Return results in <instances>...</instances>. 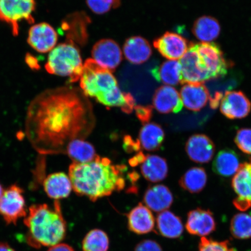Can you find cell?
Returning a JSON list of instances; mask_svg holds the SVG:
<instances>
[{"label": "cell", "instance_id": "cell-1", "mask_svg": "<svg viewBox=\"0 0 251 251\" xmlns=\"http://www.w3.org/2000/svg\"><path fill=\"white\" fill-rule=\"evenodd\" d=\"M93 117L89 106L70 88L46 90L28 107L25 132L36 151L42 155L65 152L72 140L92 130Z\"/></svg>", "mask_w": 251, "mask_h": 251}, {"label": "cell", "instance_id": "cell-2", "mask_svg": "<svg viewBox=\"0 0 251 251\" xmlns=\"http://www.w3.org/2000/svg\"><path fill=\"white\" fill-rule=\"evenodd\" d=\"M125 169V166L113 165L108 158L97 156L89 162L72 164L69 168V177L75 193L96 201L115 191L124 189Z\"/></svg>", "mask_w": 251, "mask_h": 251}, {"label": "cell", "instance_id": "cell-3", "mask_svg": "<svg viewBox=\"0 0 251 251\" xmlns=\"http://www.w3.org/2000/svg\"><path fill=\"white\" fill-rule=\"evenodd\" d=\"M24 224L28 228V244L37 249L60 243L67 233V224L57 200L53 208L46 203L31 205Z\"/></svg>", "mask_w": 251, "mask_h": 251}, {"label": "cell", "instance_id": "cell-4", "mask_svg": "<svg viewBox=\"0 0 251 251\" xmlns=\"http://www.w3.org/2000/svg\"><path fill=\"white\" fill-rule=\"evenodd\" d=\"M83 64L79 51L71 43L59 44L49 52L46 70L51 75L70 78L76 82L83 72Z\"/></svg>", "mask_w": 251, "mask_h": 251}, {"label": "cell", "instance_id": "cell-5", "mask_svg": "<svg viewBox=\"0 0 251 251\" xmlns=\"http://www.w3.org/2000/svg\"><path fill=\"white\" fill-rule=\"evenodd\" d=\"M80 86L84 95L97 101L118 87V82L112 72L100 66L93 59L84 63L80 78Z\"/></svg>", "mask_w": 251, "mask_h": 251}, {"label": "cell", "instance_id": "cell-6", "mask_svg": "<svg viewBox=\"0 0 251 251\" xmlns=\"http://www.w3.org/2000/svg\"><path fill=\"white\" fill-rule=\"evenodd\" d=\"M35 8V0H0V21L9 25L14 36H17L20 22L34 23Z\"/></svg>", "mask_w": 251, "mask_h": 251}, {"label": "cell", "instance_id": "cell-7", "mask_svg": "<svg viewBox=\"0 0 251 251\" xmlns=\"http://www.w3.org/2000/svg\"><path fill=\"white\" fill-rule=\"evenodd\" d=\"M24 190L17 184L5 189L0 199V215L8 225H16L27 216Z\"/></svg>", "mask_w": 251, "mask_h": 251}, {"label": "cell", "instance_id": "cell-8", "mask_svg": "<svg viewBox=\"0 0 251 251\" xmlns=\"http://www.w3.org/2000/svg\"><path fill=\"white\" fill-rule=\"evenodd\" d=\"M197 51L200 62L211 79L227 74V63L221 48L216 44L212 42L197 44Z\"/></svg>", "mask_w": 251, "mask_h": 251}, {"label": "cell", "instance_id": "cell-9", "mask_svg": "<svg viewBox=\"0 0 251 251\" xmlns=\"http://www.w3.org/2000/svg\"><path fill=\"white\" fill-rule=\"evenodd\" d=\"M182 83H203L211 80L201 63L197 44L191 43L187 51L179 61Z\"/></svg>", "mask_w": 251, "mask_h": 251}, {"label": "cell", "instance_id": "cell-10", "mask_svg": "<svg viewBox=\"0 0 251 251\" xmlns=\"http://www.w3.org/2000/svg\"><path fill=\"white\" fill-rule=\"evenodd\" d=\"M232 187L237 197L233 201L235 208L246 211L251 207V158L241 164L232 180Z\"/></svg>", "mask_w": 251, "mask_h": 251}, {"label": "cell", "instance_id": "cell-11", "mask_svg": "<svg viewBox=\"0 0 251 251\" xmlns=\"http://www.w3.org/2000/svg\"><path fill=\"white\" fill-rule=\"evenodd\" d=\"M93 59L102 67L111 72L115 71L122 60L120 47L114 40L102 39L93 46Z\"/></svg>", "mask_w": 251, "mask_h": 251}, {"label": "cell", "instance_id": "cell-12", "mask_svg": "<svg viewBox=\"0 0 251 251\" xmlns=\"http://www.w3.org/2000/svg\"><path fill=\"white\" fill-rule=\"evenodd\" d=\"M58 42V34L48 23L33 25L28 33L27 43L40 53L50 52L55 48Z\"/></svg>", "mask_w": 251, "mask_h": 251}, {"label": "cell", "instance_id": "cell-13", "mask_svg": "<svg viewBox=\"0 0 251 251\" xmlns=\"http://www.w3.org/2000/svg\"><path fill=\"white\" fill-rule=\"evenodd\" d=\"M220 109L222 114L228 119H243L250 114L251 103L243 92L231 91L223 96Z\"/></svg>", "mask_w": 251, "mask_h": 251}, {"label": "cell", "instance_id": "cell-14", "mask_svg": "<svg viewBox=\"0 0 251 251\" xmlns=\"http://www.w3.org/2000/svg\"><path fill=\"white\" fill-rule=\"evenodd\" d=\"M189 45L184 37L173 32H166L153 42L155 48L168 60H180Z\"/></svg>", "mask_w": 251, "mask_h": 251}, {"label": "cell", "instance_id": "cell-15", "mask_svg": "<svg viewBox=\"0 0 251 251\" xmlns=\"http://www.w3.org/2000/svg\"><path fill=\"white\" fill-rule=\"evenodd\" d=\"M186 150L191 160L199 164H206L215 154V146L210 138L205 134L191 136L187 141Z\"/></svg>", "mask_w": 251, "mask_h": 251}, {"label": "cell", "instance_id": "cell-16", "mask_svg": "<svg viewBox=\"0 0 251 251\" xmlns=\"http://www.w3.org/2000/svg\"><path fill=\"white\" fill-rule=\"evenodd\" d=\"M186 227L190 234L203 237L215 231L216 223L209 210L197 208L188 213Z\"/></svg>", "mask_w": 251, "mask_h": 251}, {"label": "cell", "instance_id": "cell-17", "mask_svg": "<svg viewBox=\"0 0 251 251\" xmlns=\"http://www.w3.org/2000/svg\"><path fill=\"white\" fill-rule=\"evenodd\" d=\"M180 97L183 106L194 112L205 107L211 96L203 83H186L182 87Z\"/></svg>", "mask_w": 251, "mask_h": 251}, {"label": "cell", "instance_id": "cell-18", "mask_svg": "<svg viewBox=\"0 0 251 251\" xmlns=\"http://www.w3.org/2000/svg\"><path fill=\"white\" fill-rule=\"evenodd\" d=\"M153 107L162 114L179 112L183 105L180 94L171 86H162L158 88L153 97Z\"/></svg>", "mask_w": 251, "mask_h": 251}, {"label": "cell", "instance_id": "cell-19", "mask_svg": "<svg viewBox=\"0 0 251 251\" xmlns=\"http://www.w3.org/2000/svg\"><path fill=\"white\" fill-rule=\"evenodd\" d=\"M127 216L128 228L133 233L146 234L154 230V216L151 210L142 203L134 207Z\"/></svg>", "mask_w": 251, "mask_h": 251}, {"label": "cell", "instance_id": "cell-20", "mask_svg": "<svg viewBox=\"0 0 251 251\" xmlns=\"http://www.w3.org/2000/svg\"><path fill=\"white\" fill-rule=\"evenodd\" d=\"M126 59L134 65L142 64L152 55V49L148 41L140 36L130 37L126 41L124 48Z\"/></svg>", "mask_w": 251, "mask_h": 251}, {"label": "cell", "instance_id": "cell-21", "mask_svg": "<svg viewBox=\"0 0 251 251\" xmlns=\"http://www.w3.org/2000/svg\"><path fill=\"white\" fill-rule=\"evenodd\" d=\"M43 188L47 196L55 201L68 197L73 189L70 177L63 172L49 175L43 181Z\"/></svg>", "mask_w": 251, "mask_h": 251}, {"label": "cell", "instance_id": "cell-22", "mask_svg": "<svg viewBox=\"0 0 251 251\" xmlns=\"http://www.w3.org/2000/svg\"><path fill=\"white\" fill-rule=\"evenodd\" d=\"M144 202L147 208L160 213L170 208L174 202V197L167 187L164 185H156L146 191Z\"/></svg>", "mask_w": 251, "mask_h": 251}, {"label": "cell", "instance_id": "cell-23", "mask_svg": "<svg viewBox=\"0 0 251 251\" xmlns=\"http://www.w3.org/2000/svg\"><path fill=\"white\" fill-rule=\"evenodd\" d=\"M240 158L234 151L230 149L221 150L213 162V170L222 177L234 176L240 166Z\"/></svg>", "mask_w": 251, "mask_h": 251}, {"label": "cell", "instance_id": "cell-24", "mask_svg": "<svg viewBox=\"0 0 251 251\" xmlns=\"http://www.w3.org/2000/svg\"><path fill=\"white\" fill-rule=\"evenodd\" d=\"M141 164V174L149 181L157 183L164 180L167 176V162L161 156L155 155H147Z\"/></svg>", "mask_w": 251, "mask_h": 251}, {"label": "cell", "instance_id": "cell-25", "mask_svg": "<svg viewBox=\"0 0 251 251\" xmlns=\"http://www.w3.org/2000/svg\"><path fill=\"white\" fill-rule=\"evenodd\" d=\"M152 76L166 86H177L182 83L181 67L179 61L168 60L152 69Z\"/></svg>", "mask_w": 251, "mask_h": 251}, {"label": "cell", "instance_id": "cell-26", "mask_svg": "<svg viewBox=\"0 0 251 251\" xmlns=\"http://www.w3.org/2000/svg\"><path fill=\"white\" fill-rule=\"evenodd\" d=\"M194 35L202 43H211L221 33V25L216 19L210 16H202L194 23L192 29Z\"/></svg>", "mask_w": 251, "mask_h": 251}, {"label": "cell", "instance_id": "cell-27", "mask_svg": "<svg viewBox=\"0 0 251 251\" xmlns=\"http://www.w3.org/2000/svg\"><path fill=\"white\" fill-rule=\"evenodd\" d=\"M156 226L159 233L166 238H177L183 233V225L180 218L168 210L160 212L157 216Z\"/></svg>", "mask_w": 251, "mask_h": 251}, {"label": "cell", "instance_id": "cell-28", "mask_svg": "<svg viewBox=\"0 0 251 251\" xmlns=\"http://www.w3.org/2000/svg\"><path fill=\"white\" fill-rule=\"evenodd\" d=\"M165 133L162 127L155 123H149L141 128L139 136V144L144 150H158L164 140Z\"/></svg>", "mask_w": 251, "mask_h": 251}, {"label": "cell", "instance_id": "cell-29", "mask_svg": "<svg viewBox=\"0 0 251 251\" xmlns=\"http://www.w3.org/2000/svg\"><path fill=\"white\" fill-rule=\"evenodd\" d=\"M65 152L74 162L79 164L92 161L97 156L92 144L81 139L71 141L66 149Z\"/></svg>", "mask_w": 251, "mask_h": 251}, {"label": "cell", "instance_id": "cell-30", "mask_svg": "<svg viewBox=\"0 0 251 251\" xmlns=\"http://www.w3.org/2000/svg\"><path fill=\"white\" fill-rule=\"evenodd\" d=\"M206 172L202 168L194 167L188 170L180 180V186L191 193H199L207 183Z\"/></svg>", "mask_w": 251, "mask_h": 251}, {"label": "cell", "instance_id": "cell-31", "mask_svg": "<svg viewBox=\"0 0 251 251\" xmlns=\"http://www.w3.org/2000/svg\"><path fill=\"white\" fill-rule=\"evenodd\" d=\"M109 246L108 235L100 229L90 231L82 242L83 251H108Z\"/></svg>", "mask_w": 251, "mask_h": 251}, {"label": "cell", "instance_id": "cell-32", "mask_svg": "<svg viewBox=\"0 0 251 251\" xmlns=\"http://www.w3.org/2000/svg\"><path fill=\"white\" fill-rule=\"evenodd\" d=\"M230 232L237 239L246 240L251 238V216L245 213L235 215L231 221Z\"/></svg>", "mask_w": 251, "mask_h": 251}, {"label": "cell", "instance_id": "cell-33", "mask_svg": "<svg viewBox=\"0 0 251 251\" xmlns=\"http://www.w3.org/2000/svg\"><path fill=\"white\" fill-rule=\"evenodd\" d=\"M88 7L94 13L104 14L121 5V0H86Z\"/></svg>", "mask_w": 251, "mask_h": 251}, {"label": "cell", "instance_id": "cell-34", "mask_svg": "<svg viewBox=\"0 0 251 251\" xmlns=\"http://www.w3.org/2000/svg\"><path fill=\"white\" fill-rule=\"evenodd\" d=\"M199 251H237L228 240L217 241L205 237L201 239Z\"/></svg>", "mask_w": 251, "mask_h": 251}, {"label": "cell", "instance_id": "cell-35", "mask_svg": "<svg viewBox=\"0 0 251 251\" xmlns=\"http://www.w3.org/2000/svg\"><path fill=\"white\" fill-rule=\"evenodd\" d=\"M234 141L241 151L246 154L251 155V128H243L238 130Z\"/></svg>", "mask_w": 251, "mask_h": 251}, {"label": "cell", "instance_id": "cell-36", "mask_svg": "<svg viewBox=\"0 0 251 251\" xmlns=\"http://www.w3.org/2000/svg\"><path fill=\"white\" fill-rule=\"evenodd\" d=\"M135 251H162V250L160 245L155 241L145 240L137 245Z\"/></svg>", "mask_w": 251, "mask_h": 251}, {"label": "cell", "instance_id": "cell-37", "mask_svg": "<svg viewBox=\"0 0 251 251\" xmlns=\"http://www.w3.org/2000/svg\"><path fill=\"white\" fill-rule=\"evenodd\" d=\"M134 109L141 122H147L150 120L152 114V109L150 106H135Z\"/></svg>", "mask_w": 251, "mask_h": 251}, {"label": "cell", "instance_id": "cell-38", "mask_svg": "<svg viewBox=\"0 0 251 251\" xmlns=\"http://www.w3.org/2000/svg\"><path fill=\"white\" fill-rule=\"evenodd\" d=\"M25 62H26L28 67L31 68V70H39L40 68L38 59L33 55L27 54L25 56Z\"/></svg>", "mask_w": 251, "mask_h": 251}, {"label": "cell", "instance_id": "cell-39", "mask_svg": "<svg viewBox=\"0 0 251 251\" xmlns=\"http://www.w3.org/2000/svg\"><path fill=\"white\" fill-rule=\"evenodd\" d=\"M48 251H75L73 248L67 244L59 243L51 247Z\"/></svg>", "mask_w": 251, "mask_h": 251}, {"label": "cell", "instance_id": "cell-40", "mask_svg": "<svg viewBox=\"0 0 251 251\" xmlns=\"http://www.w3.org/2000/svg\"><path fill=\"white\" fill-rule=\"evenodd\" d=\"M0 251H15L9 245L6 243H0Z\"/></svg>", "mask_w": 251, "mask_h": 251}, {"label": "cell", "instance_id": "cell-41", "mask_svg": "<svg viewBox=\"0 0 251 251\" xmlns=\"http://www.w3.org/2000/svg\"><path fill=\"white\" fill-rule=\"evenodd\" d=\"M4 188H3V187L1 183H0V199H1V197H2L3 193H4Z\"/></svg>", "mask_w": 251, "mask_h": 251}]
</instances>
